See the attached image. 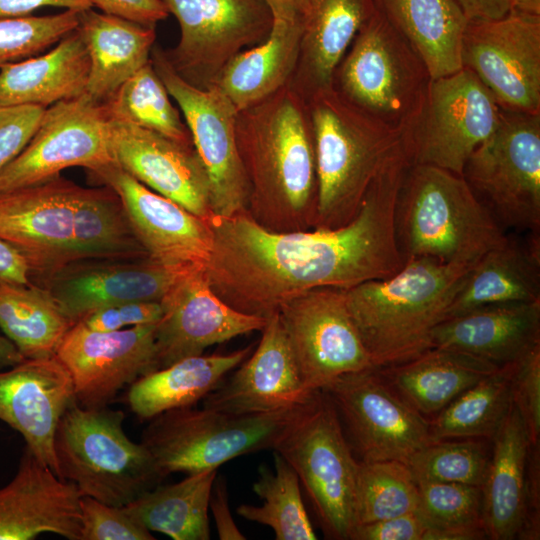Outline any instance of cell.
<instances>
[{
	"label": "cell",
	"mask_w": 540,
	"mask_h": 540,
	"mask_svg": "<svg viewBox=\"0 0 540 540\" xmlns=\"http://www.w3.org/2000/svg\"><path fill=\"white\" fill-rule=\"evenodd\" d=\"M410 162L394 153L370 183L356 216L334 229L276 232L245 211L213 217V249L204 271L213 291L237 311L268 318L315 288L347 289L386 279L405 264L395 209Z\"/></svg>",
	"instance_id": "cell-1"
},
{
	"label": "cell",
	"mask_w": 540,
	"mask_h": 540,
	"mask_svg": "<svg viewBox=\"0 0 540 540\" xmlns=\"http://www.w3.org/2000/svg\"><path fill=\"white\" fill-rule=\"evenodd\" d=\"M236 141L249 186L250 217L276 232L313 229L318 181L305 99L288 83L239 111Z\"/></svg>",
	"instance_id": "cell-2"
},
{
	"label": "cell",
	"mask_w": 540,
	"mask_h": 540,
	"mask_svg": "<svg viewBox=\"0 0 540 540\" xmlns=\"http://www.w3.org/2000/svg\"><path fill=\"white\" fill-rule=\"evenodd\" d=\"M475 263L412 258L389 278L344 289L350 317L376 368L406 362L432 348L435 327Z\"/></svg>",
	"instance_id": "cell-3"
},
{
	"label": "cell",
	"mask_w": 540,
	"mask_h": 540,
	"mask_svg": "<svg viewBox=\"0 0 540 540\" xmlns=\"http://www.w3.org/2000/svg\"><path fill=\"white\" fill-rule=\"evenodd\" d=\"M395 234L405 262L427 257L475 263L507 238L463 176L427 164H410L406 170L396 202Z\"/></svg>",
	"instance_id": "cell-4"
},
{
	"label": "cell",
	"mask_w": 540,
	"mask_h": 540,
	"mask_svg": "<svg viewBox=\"0 0 540 540\" xmlns=\"http://www.w3.org/2000/svg\"><path fill=\"white\" fill-rule=\"evenodd\" d=\"M306 102L318 181L314 228L334 229L356 216L373 178L402 145L403 133L357 109L333 87Z\"/></svg>",
	"instance_id": "cell-5"
},
{
	"label": "cell",
	"mask_w": 540,
	"mask_h": 540,
	"mask_svg": "<svg viewBox=\"0 0 540 540\" xmlns=\"http://www.w3.org/2000/svg\"><path fill=\"white\" fill-rule=\"evenodd\" d=\"M121 410L85 408L74 401L54 440L58 476L82 496L125 506L165 478L150 452L125 433Z\"/></svg>",
	"instance_id": "cell-6"
},
{
	"label": "cell",
	"mask_w": 540,
	"mask_h": 540,
	"mask_svg": "<svg viewBox=\"0 0 540 540\" xmlns=\"http://www.w3.org/2000/svg\"><path fill=\"white\" fill-rule=\"evenodd\" d=\"M430 79L418 52L375 1L335 70L333 88L357 109L404 134L420 112Z\"/></svg>",
	"instance_id": "cell-7"
},
{
	"label": "cell",
	"mask_w": 540,
	"mask_h": 540,
	"mask_svg": "<svg viewBox=\"0 0 540 540\" xmlns=\"http://www.w3.org/2000/svg\"><path fill=\"white\" fill-rule=\"evenodd\" d=\"M312 396L292 408L256 414L193 406L172 409L150 419L140 442L165 478L171 473L217 469L236 457L274 450Z\"/></svg>",
	"instance_id": "cell-8"
},
{
	"label": "cell",
	"mask_w": 540,
	"mask_h": 540,
	"mask_svg": "<svg viewBox=\"0 0 540 540\" xmlns=\"http://www.w3.org/2000/svg\"><path fill=\"white\" fill-rule=\"evenodd\" d=\"M296 472L325 535L352 540L356 521L358 460L337 412L317 390L274 449Z\"/></svg>",
	"instance_id": "cell-9"
},
{
	"label": "cell",
	"mask_w": 540,
	"mask_h": 540,
	"mask_svg": "<svg viewBox=\"0 0 540 540\" xmlns=\"http://www.w3.org/2000/svg\"><path fill=\"white\" fill-rule=\"evenodd\" d=\"M462 176L499 224L540 229V113L501 109L495 131L467 160Z\"/></svg>",
	"instance_id": "cell-10"
},
{
	"label": "cell",
	"mask_w": 540,
	"mask_h": 540,
	"mask_svg": "<svg viewBox=\"0 0 540 540\" xmlns=\"http://www.w3.org/2000/svg\"><path fill=\"white\" fill-rule=\"evenodd\" d=\"M501 108L467 68L430 79L419 114L404 132L411 164L463 174L473 151L497 128Z\"/></svg>",
	"instance_id": "cell-11"
},
{
	"label": "cell",
	"mask_w": 540,
	"mask_h": 540,
	"mask_svg": "<svg viewBox=\"0 0 540 540\" xmlns=\"http://www.w3.org/2000/svg\"><path fill=\"white\" fill-rule=\"evenodd\" d=\"M152 65L175 100L210 184L215 217L247 210L249 186L236 141L237 110L216 87L200 89L181 77L165 51L154 45Z\"/></svg>",
	"instance_id": "cell-12"
},
{
	"label": "cell",
	"mask_w": 540,
	"mask_h": 540,
	"mask_svg": "<svg viewBox=\"0 0 540 540\" xmlns=\"http://www.w3.org/2000/svg\"><path fill=\"white\" fill-rule=\"evenodd\" d=\"M180 37L166 56L190 84L208 89L241 51L263 42L273 27L265 0H162Z\"/></svg>",
	"instance_id": "cell-13"
},
{
	"label": "cell",
	"mask_w": 540,
	"mask_h": 540,
	"mask_svg": "<svg viewBox=\"0 0 540 540\" xmlns=\"http://www.w3.org/2000/svg\"><path fill=\"white\" fill-rule=\"evenodd\" d=\"M322 390L362 461L408 464L431 442L429 420L391 390L378 368L341 375Z\"/></svg>",
	"instance_id": "cell-14"
},
{
	"label": "cell",
	"mask_w": 540,
	"mask_h": 540,
	"mask_svg": "<svg viewBox=\"0 0 540 540\" xmlns=\"http://www.w3.org/2000/svg\"><path fill=\"white\" fill-rule=\"evenodd\" d=\"M115 163L106 107L83 94L45 108L27 145L0 172V193L42 182L66 168L92 172Z\"/></svg>",
	"instance_id": "cell-15"
},
{
	"label": "cell",
	"mask_w": 540,
	"mask_h": 540,
	"mask_svg": "<svg viewBox=\"0 0 540 540\" xmlns=\"http://www.w3.org/2000/svg\"><path fill=\"white\" fill-rule=\"evenodd\" d=\"M278 314L308 391L322 390L341 375L376 368L350 317L343 288L309 290L284 303Z\"/></svg>",
	"instance_id": "cell-16"
},
{
	"label": "cell",
	"mask_w": 540,
	"mask_h": 540,
	"mask_svg": "<svg viewBox=\"0 0 540 540\" xmlns=\"http://www.w3.org/2000/svg\"><path fill=\"white\" fill-rule=\"evenodd\" d=\"M461 58L501 109L540 113V15L513 9L498 19L468 21Z\"/></svg>",
	"instance_id": "cell-17"
},
{
	"label": "cell",
	"mask_w": 540,
	"mask_h": 540,
	"mask_svg": "<svg viewBox=\"0 0 540 540\" xmlns=\"http://www.w3.org/2000/svg\"><path fill=\"white\" fill-rule=\"evenodd\" d=\"M157 323L109 332L90 330L80 322L70 328L56 357L72 378L79 405L108 407L124 387L159 369Z\"/></svg>",
	"instance_id": "cell-18"
},
{
	"label": "cell",
	"mask_w": 540,
	"mask_h": 540,
	"mask_svg": "<svg viewBox=\"0 0 540 540\" xmlns=\"http://www.w3.org/2000/svg\"><path fill=\"white\" fill-rule=\"evenodd\" d=\"M78 186L59 174L0 193V241L25 258L35 284L75 261L73 202Z\"/></svg>",
	"instance_id": "cell-19"
},
{
	"label": "cell",
	"mask_w": 540,
	"mask_h": 540,
	"mask_svg": "<svg viewBox=\"0 0 540 540\" xmlns=\"http://www.w3.org/2000/svg\"><path fill=\"white\" fill-rule=\"evenodd\" d=\"M203 268L168 266L149 256L71 262L37 285L74 323L106 306L157 301L188 273Z\"/></svg>",
	"instance_id": "cell-20"
},
{
	"label": "cell",
	"mask_w": 540,
	"mask_h": 540,
	"mask_svg": "<svg viewBox=\"0 0 540 540\" xmlns=\"http://www.w3.org/2000/svg\"><path fill=\"white\" fill-rule=\"evenodd\" d=\"M90 173L118 194L150 258L168 266L205 269L213 249L209 222L149 189L117 163Z\"/></svg>",
	"instance_id": "cell-21"
},
{
	"label": "cell",
	"mask_w": 540,
	"mask_h": 540,
	"mask_svg": "<svg viewBox=\"0 0 540 540\" xmlns=\"http://www.w3.org/2000/svg\"><path fill=\"white\" fill-rule=\"evenodd\" d=\"M160 302L163 316L155 331L159 369L202 355L212 345L261 331L267 322L225 303L211 288L204 269L185 275Z\"/></svg>",
	"instance_id": "cell-22"
},
{
	"label": "cell",
	"mask_w": 540,
	"mask_h": 540,
	"mask_svg": "<svg viewBox=\"0 0 540 540\" xmlns=\"http://www.w3.org/2000/svg\"><path fill=\"white\" fill-rule=\"evenodd\" d=\"M109 118L113 155L123 170L201 219L214 217L209 179L194 146Z\"/></svg>",
	"instance_id": "cell-23"
},
{
	"label": "cell",
	"mask_w": 540,
	"mask_h": 540,
	"mask_svg": "<svg viewBox=\"0 0 540 540\" xmlns=\"http://www.w3.org/2000/svg\"><path fill=\"white\" fill-rule=\"evenodd\" d=\"M74 401L72 378L56 355L0 370V420L20 433L25 447L56 475L55 434Z\"/></svg>",
	"instance_id": "cell-24"
},
{
	"label": "cell",
	"mask_w": 540,
	"mask_h": 540,
	"mask_svg": "<svg viewBox=\"0 0 540 540\" xmlns=\"http://www.w3.org/2000/svg\"><path fill=\"white\" fill-rule=\"evenodd\" d=\"M258 346L203 399L204 408L256 414L300 405L313 395L300 377L278 312L267 318Z\"/></svg>",
	"instance_id": "cell-25"
},
{
	"label": "cell",
	"mask_w": 540,
	"mask_h": 540,
	"mask_svg": "<svg viewBox=\"0 0 540 540\" xmlns=\"http://www.w3.org/2000/svg\"><path fill=\"white\" fill-rule=\"evenodd\" d=\"M82 495L25 447L11 481L0 488V540L53 533L81 540Z\"/></svg>",
	"instance_id": "cell-26"
},
{
	"label": "cell",
	"mask_w": 540,
	"mask_h": 540,
	"mask_svg": "<svg viewBox=\"0 0 540 540\" xmlns=\"http://www.w3.org/2000/svg\"><path fill=\"white\" fill-rule=\"evenodd\" d=\"M375 0H295L300 49L289 84L305 99L333 87L335 70Z\"/></svg>",
	"instance_id": "cell-27"
},
{
	"label": "cell",
	"mask_w": 540,
	"mask_h": 540,
	"mask_svg": "<svg viewBox=\"0 0 540 540\" xmlns=\"http://www.w3.org/2000/svg\"><path fill=\"white\" fill-rule=\"evenodd\" d=\"M540 345V301L482 306L447 318L432 333V347L464 352L498 366Z\"/></svg>",
	"instance_id": "cell-28"
},
{
	"label": "cell",
	"mask_w": 540,
	"mask_h": 540,
	"mask_svg": "<svg viewBox=\"0 0 540 540\" xmlns=\"http://www.w3.org/2000/svg\"><path fill=\"white\" fill-rule=\"evenodd\" d=\"M77 27L88 52L89 77L85 94L101 104L151 60L155 27L92 8L78 12Z\"/></svg>",
	"instance_id": "cell-29"
},
{
	"label": "cell",
	"mask_w": 540,
	"mask_h": 540,
	"mask_svg": "<svg viewBox=\"0 0 540 540\" xmlns=\"http://www.w3.org/2000/svg\"><path fill=\"white\" fill-rule=\"evenodd\" d=\"M482 489V518L487 538H518L526 516L529 439L512 404L494 434Z\"/></svg>",
	"instance_id": "cell-30"
},
{
	"label": "cell",
	"mask_w": 540,
	"mask_h": 540,
	"mask_svg": "<svg viewBox=\"0 0 540 540\" xmlns=\"http://www.w3.org/2000/svg\"><path fill=\"white\" fill-rule=\"evenodd\" d=\"M90 61L77 28L48 52L0 67V107L47 108L86 92Z\"/></svg>",
	"instance_id": "cell-31"
},
{
	"label": "cell",
	"mask_w": 540,
	"mask_h": 540,
	"mask_svg": "<svg viewBox=\"0 0 540 540\" xmlns=\"http://www.w3.org/2000/svg\"><path fill=\"white\" fill-rule=\"evenodd\" d=\"M499 367L464 352L432 347L411 360L378 370L399 398L430 419Z\"/></svg>",
	"instance_id": "cell-32"
},
{
	"label": "cell",
	"mask_w": 540,
	"mask_h": 540,
	"mask_svg": "<svg viewBox=\"0 0 540 540\" xmlns=\"http://www.w3.org/2000/svg\"><path fill=\"white\" fill-rule=\"evenodd\" d=\"M534 301H540L539 237L521 241L507 236L475 263L445 319L486 305Z\"/></svg>",
	"instance_id": "cell-33"
},
{
	"label": "cell",
	"mask_w": 540,
	"mask_h": 540,
	"mask_svg": "<svg viewBox=\"0 0 540 540\" xmlns=\"http://www.w3.org/2000/svg\"><path fill=\"white\" fill-rule=\"evenodd\" d=\"M252 346L229 354L199 355L157 369L132 383L130 410L141 420L177 408L194 406L212 392L251 353Z\"/></svg>",
	"instance_id": "cell-34"
},
{
	"label": "cell",
	"mask_w": 540,
	"mask_h": 540,
	"mask_svg": "<svg viewBox=\"0 0 540 540\" xmlns=\"http://www.w3.org/2000/svg\"><path fill=\"white\" fill-rule=\"evenodd\" d=\"M424 61L431 79L463 68L468 19L457 0H375Z\"/></svg>",
	"instance_id": "cell-35"
},
{
	"label": "cell",
	"mask_w": 540,
	"mask_h": 540,
	"mask_svg": "<svg viewBox=\"0 0 540 540\" xmlns=\"http://www.w3.org/2000/svg\"><path fill=\"white\" fill-rule=\"evenodd\" d=\"M299 49L297 20L273 22L269 36L260 44L235 55L213 86L231 101L237 112L244 110L289 83L297 65Z\"/></svg>",
	"instance_id": "cell-36"
},
{
	"label": "cell",
	"mask_w": 540,
	"mask_h": 540,
	"mask_svg": "<svg viewBox=\"0 0 540 540\" xmlns=\"http://www.w3.org/2000/svg\"><path fill=\"white\" fill-rule=\"evenodd\" d=\"M75 261L148 256L126 208L110 187L78 186L73 202Z\"/></svg>",
	"instance_id": "cell-37"
},
{
	"label": "cell",
	"mask_w": 540,
	"mask_h": 540,
	"mask_svg": "<svg viewBox=\"0 0 540 540\" xmlns=\"http://www.w3.org/2000/svg\"><path fill=\"white\" fill-rule=\"evenodd\" d=\"M216 476L217 469L188 474L180 482L155 486L125 507L151 532L173 540H208Z\"/></svg>",
	"instance_id": "cell-38"
},
{
	"label": "cell",
	"mask_w": 540,
	"mask_h": 540,
	"mask_svg": "<svg viewBox=\"0 0 540 540\" xmlns=\"http://www.w3.org/2000/svg\"><path fill=\"white\" fill-rule=\"evenodd\" d=\"M73 325L45 288L0 283V330L25 359L55 356Z\"/></svg>",
	"instance_id": "cell-39"
},
{
	"label": "cell",
	"mask_w": 540,
	"mask_h": 540,
	"mask_svg": "<svg viewBox=\"0 0 540 540\" xmlns=\"http://www.w3.org/2000/svg\"><path fill=\"white\" fill-rule=\"evenodd\" d=\"M515 362L500 366L428 419L431 441L491 440L512 405L511 378Z\"/></svg>",
	"instance_id": "cell-40"
},
{
	"label": "cell",
	"mask_w": 540,
	"mask_h": 540,
	"mask_svg": "<svg viewBox=\"0 0 540 540\" xmlns=\"http://www.w3.org/2000/svg\"><path fill=\"white\" fill-rule=\"evenodd\" d=\"M274 454V469L261 467L253 484V491L263 500L262 505L242 504L236 511L248 521L270 527L277 540H315L299 478L280 454Z\"/></svg>",
	"instance_id": "cell-41"
},
{
	"label": "cell",
	"mask_w": 540,
	"mask_h": 540,
	"mask_svg": "<svg viewBox=\"0 0 540 540\" xmlns=\"http://www.w3.org/2000/svg\"><path fill=\"white\" fill-rule=\"evenodd\" d=\"M156 73L151 60L126 80L104 105L111 118L127 121L176 142L193 146L181 112Z\"/></svg>",
	"instance_id": "cell-42"
},
{
	"label": "cell",
	"mask_w": 540,
	"mask_h": 540,
	"mask_svg": "<svg viewBox=\"0 0 540 540\" xmlns=\"http://www.w3.org/2000/svg\"><path fill=\"white\" fill-rule=\"evenodd\" d=\"M417 504L418 486L407 464L358 460L357 526L415 511Z\"/></svg>",
	"instance_id": "cell-43"
},
{
	"label": "cell",
	"mask_w": 540,
	"mask_h": 540,
	"mask_svg": "<svg viewBox=\"0 0 540 540\" xmlns=\"http://www.w3.org/2000/svg\"><path fill=\"white\" fill-rule=\"evenodd\" d=\"M491 456L487 439L431 441L408 462L416 480L482 487Z\"/></svg>",
	"instance_id": "cell-44"
},
{
	"label": "cell",
	"mask_w": 540,
	"mask_h": 540,
	"mask_svg": "<svg viewBox=\"0 0 540 540\" xmlns=\"http://www.w3.org/2000/svg\"><path fill=\"white\" fill-rule=\"evenodd\" d=\"M78 12L0 18V67L40 54L74 31Z\"/></svg>",
	"instance_id": "cell-45"
},
{
	"label": "cell",
	"mask_w": 540,
	"mask_h": 540,
	"mask_svg": "<svg viewBox=\"0 0 540 540\" xmlns=\"http://www.w3.org/2000/svg\"><path fill=\"white\" fill-rule=\"evenodd\" d=\"M417 486L415 511L427 527L447 528L483 522L481 487L436 481L417 482Z\"/></svg>",
	"instance_id": "cell-46"
},
{
	"label": "cell",
	"mask_w": 540,
	"mask_h": 540,
	"mask_svg": "<svg viewBox=\"0 0 540 540\" xmlns=\"http://www.w3.org/2000/svg\"><path fill=\"white\" fill-rule=\"evenodd\" d=\"M81 540H155L125 506L103 503L89 496L80 499Z\"/></svg>",
	"instance_id": "cell-47"
},
{
	"label": "cell",
	"mask_w": 540,
	"mask_h": 540,
	"mask_svg": "<svg viewBox=\"0 0 540 540\" xmlns=\"http://www.w3.org/2000/svg\"><path fill=\"white\" fill-rule=\"evenodd\" d=\"M511 398L524 423L530 445H539L540 345L514 363Z\"/></svg>",
	"instance_id": "cell-48"
},
{
	"label": "cell",
	"mask_w": 540,
	"mask_h": 540,
	"mask_svg": "<svg viewBox=\"0 0 540 540\" xmlns=\"http://www.w3.org/2000/svg\"><path fill=\"white\" fill-rule=\"evenodd\" d=\"M44 110L37 105L0 107V172L27 145Z\"/></svg>",
	"instance_id": "cell-49"
},
{
	"label": "cell",
	"mask_w": 540,
	"mask_h": 540,
	"mask_svg": "<svg viewBox=\"0 0 540 540\" xmlns=\"http://www.w3.org/2000/svg\"><path fill=\"white\" fill-rule=\"evenodd\" d=\"M162 316L161 302L135 301L103 307L90 313L79 322L90 330L109 332L155 323Z\"/></svg>",
	"instance_id": "cell-50"
},
{
	"label": "cell",
	"mask_w": 540,
	"mask_h": 540,
	"mask_svg": "<svg viewBox=\"0 0 540 540\" xmlns=\"http://www.w3.org/2000/svg\"><path fill=\"white\" fill-rule=\"evenodd\" d=\"M427 524L416 511L358 525L352 540H424Z\"/></svg>",
	"instance_id": "cell-51"
},
{
	"label": "cell",
	"mask_w": 540,
	"mask_h": 540,
	"mask_svg": "<svg viewBox=\"0 0 540 540\" xmlns=\"http://www.w3.org/2000/svg\"><path fill=\"white\" fill-rule=\"evenodd\" d=\"M101 12L155 27L169 12L162 0H91Z\"/></svg>",
	"instance_id": "cell-52"
},
{
	"label": "cell",
	"mask_w": 540,
	"mask_h": 540,
	"mask_svg": "<svg viewBox=\"0 0 540 540\" xmlns=\"http://www.w3.org/2000/svg\"><path fill=\"white\" fill-rule=\"evenodd\" d=\"M209 508L212 511L218 536L221 540H244L246 537L235 524L229 507L225 480L215 479Z\"/></svg>",
	"instance_id": "cell-53"
},
{
	"label": "cell",
	"mask_w": 540,
	"mask_h": 540,
	"mask_svg": "<svg viewBox=\"0 0 540 540\" xmlns=\"http://www.w3.org/2000/svg\"><path fill=\"white\" fill-rule=\"evenodd\" d=\"M43 7L82 11L93 5L91 0H0V18L29 16Z\"/></svg>",
	"instance_id": "cell-54"
},
{
	"label": "cell",
	"mask_w": 540,
	"mask_h": 540,
	"mask_svg": "<svg viewBox=\"0 0 540 540\" xmlns=\"http://www.w3.org/2000/svg\"><path fill=\"white\" fill-rule=\"evenodd\" d=\"M0 283H33L25 258L2 241H0Z\"/></svg>",
	"instance_id": "cell-55"
},
{
	"label": "cell",
	"mask_w": 540,
	"mask_h": 540,
	"mask_svg": "<svg viewBox=\"0 0 540 540\" xmlns=\"http://www.w3.org/2000/svg\"><path fill=\"white\" fill-rule=\"evenodd\" d=\"M468 21L498 19L514 9L516 0H457Z\"/></svg>",
	"instance_id": "cell-56"
},
{
	"label": "cell",
	"mask_w": 540,
	"mask_h": 540,
	"mask_svg": "<svg viewBox=\"0 0 540 540\" xmlns=\"http://www.w3.org/2000/svg\"><path fill=\"white\" fill-rule=\"evenodd\" d=\"M25 358L0 330V370L12 367Z\"/></svg>",
	"instance_id": "cell-57"
},
{
	"label": "cell",
	"mask_w": 540,
	"mask_h": 540,
	"mask_svg": "<svg viewBox=\"0 0 540 540\" xmlns=\"http://www.w3.org/2000/svg\"><path fill=\"white\" fill-rule=\"evenodd\" d=\"M269 6L274 22L295 21V0H265Z\"/></svg>",
	"instance_id": "cell-58"
},
{
	"label": "cell",
	"mask_w": 540,
	"mask_h": 540,
	"mask_svg": "<svg viewBox=\"0 0 540 540\" xmlns=\"http://www.w3.org/2000/svg\"><path fill=\"white\" fill-rule=\"evenodd\" d=\"M514 9L524 13L540 15V0H516Z\"/></svg>",
	"instance_id": "cell-59"
}]
</instances>
